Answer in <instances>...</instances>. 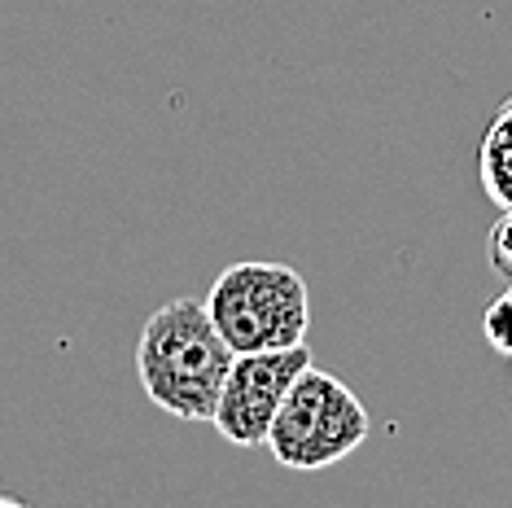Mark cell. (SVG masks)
<instances>
[{
  "label": "cell",
  "mask_w": 512,
  "mask_h": 508,
  "mask_svg": "<svg viewBox=\"0 0 512 508\" xmlns=\"http://www.w3.org/2000/svg\"><path fill=\"white\" fill-rule=\"evenodd\" d=\"M232 360L237 355L215 329L206 298H176L158 307L136 346V373L149 403L180 421H215Z\"/></svg>",
  "instance_id": "cell-1"
},
{
  "label": "cell",
  "mask_w": 512,
  "mask_h": 508,
  "mask_svg": "<svg viewBox=\"0 0 512 508\" xmlns=\"http://www.w3.org/2000/svg\"><path fill=\"white\" fill-rule=\"evenodd\" d=\"M206 311L232 355L298 346L311 325L307 281L285 263H232L206 294Z\"/></svg>",
  "instance_id": "cell-2"
},
{
  "label": "cell",
  "mask_w": 512,
  "mask_h": 508,
  "mask_svg": "<svg viewBox=\"0 0 512 508\" xmlns=\"http://www.w3.org/2000/svg\"><path fill=\"white\" fill-rule=\"evenodd\" d=\"M372 421L368 408L355 399L346 381H337L320 368H302V377L289 386V395L267 430V452L294 473H320L346 460L368 438Z\"/></svg>",
  "instance_id": "cell-3"
},
{
  "label": "cell",
  "mask_w": 512,
  "mask_h": 508,
  "mask_svg": "<svg viewBox=\"0 0 512 508\" xmlns=\"http://www.w3.org/2000/svg\"><path fill=\"white\" fill-rule=\"evenodd\" d=\"M302 368H311L307 342L281 346V351L237 355L215 403V430L237 447H263L289 386L302 377Z\"/></svg>",
  "instance_id": "cell-4"
},
{
  "label": "cell",
  "mask_w": 512,
  "mask_h": 508,
  "mask_svg": "<svg viewBox=\"0 0 512 508\" xmlns=\"http://www.w3.org/2000/svg\"><path fill=\"white\" fill-rule=\"evenodd\" d=\"M477 176L482 189L499 211L512 206V97L499 106V114L486 127L482 145H477Z\"/></svg>",
  "instance_id": "cell-5"
},
{
  "label": "cell",
  "mask_w": 512,
  "mask_h": 508,
  "mask_svg": "<svg viewBox=\"0 0 512 508\" xmlns=\"http://www.w3.org/2000/svg\"><path fill=\"white\" fill-rule=\"evenodd\" d=\"M482 333H486V342H491L499 355H508V360H512V285L495 298L491 307H486Z\"/></svg>",
  "instance_id": "cell-6"
},
{
  "label": "cell",
  "mask_w": 512,
  "mask_h": 508,
  "mask_svg": "<svg viewBox=\"0 0 512 508\" xmlns=\"http://www.w3.org/2000/svg\"><path fill=\"white\" fill-rule=\"evenodd\" d=\"M486 254H491V268L512 285V206L499 211L495 228H491V241H486Z\"/></svg>",
  "instance_id": "cell-7"
}]
</instances>
